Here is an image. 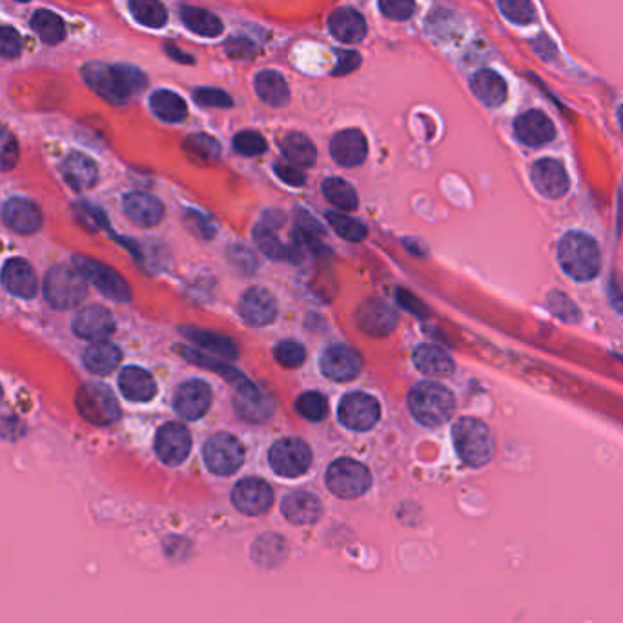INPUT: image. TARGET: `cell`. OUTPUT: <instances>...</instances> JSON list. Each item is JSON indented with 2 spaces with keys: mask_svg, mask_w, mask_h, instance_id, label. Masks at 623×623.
I'll list each match as a JSON object with an SVG mask.
<instances>
[{
  "mask_svg": "<svg viewBox=\"0 0 623 623\" xmlns=\"http://www.w3.org/2000/svg\"><path fill=\"white\" fill-rule=\"evenodd\" d=\"M558 261L565 274L579 283L595 279L602 268L598 243L583 231H569L560 239Z\"/></svg>",
  "mask_w": 623,
  "mask_h": 623,
  "instance_id": "obj_2",
  "label": "cell"
},
{
  "mask_svg": "<svg viewBox=\"0 0 623 623\" xmlns=\"http://www.w3.org/2000/svg\"><path fill=\"white\" fill-rule=\"evenodd\" d=\"M398 301L401 303L403 308H407V310L410 312V314H416V316H419V318H425V316H426V308H425V304H423L416 295L409 294L407 290H403V288L398 290Z\"/></svg>",
  "mask_w": 623,
  "mask_h": 623,
  "instance_id": "obj_57",
  "label": "cell"
},
{
  "mask_svg": "<svg viewBox=\"0 0 623 623\" xmlns=\"http://www.w3.org/2000/svg\"><path fill=\"white\" fill-rule=\"evenodd\" d=\"M165 52H166V55H168L170 59H174L175 62H181V64H193V62H196V61H193L191 55L184 53V52L179 50L175 44H166V46H165Z\"/></svg>",
  "mask_w": 623,
  "mask_h": 623,
  "instance_id": "obj_59",
  "label": "cell"
},
{
  "mask_svg": "<svg viewBox=\"0 0 623 623\" xmlns=\"http://www.w3.org/2000/svg\"><path fill=\"white\" fill-rule=\"evenodd\" d=\"M414 365L428 377H447L454 372V360L438 344L425 343L414 350Z\"/></svg>",
  "mask_w": 623,
  "mask_h": 623,
  "instance_id": "obj_31",
  "label": "cell"
},
{
  "mask_svg": "<svg viewBox=\"0 0 623 623\" xmlns=\"http://www.w3.org/2000/svg\"><path fill=\"white\" fill-rule=\"evenodd\" d=\"M181 334L196 343L198 346L205 348L206 352L214 354L219 360H236L238 358V346L231 339L219 336L215 332H208V330H201V328H181Z\"/></svg>",
  "mask_w": 623,
  "mask_h": 623,
  "instance_id": "obj_34",
  "label": "cell"
},
{
  "mask_svg": "<svg viewBox=\"0 0 623 623\" xmlns=\"http://www.w3.org/2000/svg\"><path fill=\"white\" fill-rule=\"evenodd\" d=\"M611 301H612L614 308L623 314V281L614 279L611 283Z\"/></svg>",
  "mask_w": 623,
  "mask_h": 623,
  "instance_id": "obj_58",
  "label": "cell"
},
{
  "mask_svg": "<svg viewBox=\"0 0 623 623\" xmlns=\"http://www.w3.org/2000/svg\"><path fill=\"white\" fill-rule=\"evenodd\" d=\"M547 308L551 310V314H554L560 321L563 323H578L581 320V312L576 306V303L565 295L563 292H549L547 295Z\"/></svg>",
  "mask_w": 623,
  "mask_h": 623,
  "instance_id": "obj_45",
  "label": "cell"
},
{
  "mask_svg": "<svg viewBox=\"0 0 623 623\" xmlns=\"http://www.w3.org/2000/svg\"><path fill=\"white\" fill-rule=\"evenodd\" d=\"M181 20L182 24L199 36L205 38H215L224 31V26L217 15L212 12L193 8V6H182L181 8Z\"/></svg>",
  "mask_w": 623,
  "mask_h": 623,
  "instance_id": "obj_37",
  "label": "cell"
},
{
  "mask_svg": "<svg viewBox=\"0 0 623 623\" xmlns=\"http://www.w3.org/2000/svg\"><path fill=\"white\" fill-rule=\"evenodd\" d=\"M327 217H328V222L334 228V231L343 239L358 243V241H363L367 238V226L361 221H358L354 217H348L341 212H328Z\"/></svg>",
  "mask_w": 623,
  "mask_h": 623,
  "instance_id": "obj_44",
  "label": "cell"
},
{
  "mask_svg": "<svg viewBox=\"0 0 623 623\" xmlns=\"http://www.w3.org/2000/svg\"><path fill=\"white\" fill-rule=\"evenodd\" d=\"M31 28L46 44H59L64 41V36H66V28H64L62 19L48 10L36 12L31 17Z\"/></svg>",
  "mask_w": 623,
  "mask_h": 623,
  "instance_id": "obj_42",
  "label": "cell"
},
{
  "mask_svg": "<svg viewBox=\"0 0 623 623\" xmlns=\"http://www.w3.org/2000/svg\"><path fill=\"white\" fill-rule=\"evenodd\" d=\"M233 150L245 155V158H255L266 151V141L259 132L245 130L233 137Z\"/></svg>",
  "mask_w": 623,
  "mask_h": 623,
  "instance_id": "obj_48",
  "label": "cell"
},
{
  "mask_svg": "<svg viewBox=\"0 0 623 623\" xmlns=\"http://www.w3.org/2000/svg\"><path fill=\"white\" fill-rule=\"evenodd\" d=\"M323 193L327 201L336 206L339 212H352L360 206V199L356 190L350 186L344 179L330 177L323 182Z\"/></svg>",
  "mask_w": 623,
  "mask_h": 623,
  "instance_id": "obj_41",
  "label": "cell"
},
{
  "mask_svg": "<svg viewBox=\"0 0 623 623\" xmlns=\"http://www.w3.org/2000/svg\"><path fill=\"white\" fill-rule=\"evenodd\" d=\"M0 403H3V386H0Z\"/></svg>",
  "mask_w": 623,
  "mask_h": 623,
  "instance_id": "obj_61",
  "label": "cell"
},
{
  "mask_svg": "<svg viewBox=\"0 0 623 623\" xmlns=\"http://www.w3.org/2000/svg\"><path fill=\"white\" fill-rule=\"evenodd\" d=\"M231 503L241 514L263 516L274 503V490L259 478H245L231 490Z\"/></svg>",
  "mask_w": 623,
  "mask_h": 623,
  "instance_id": "obj_13",
  "label": "cell"
},
{
  "mask_svg": "<svg viewBox=\"0 0 623 623\" xmlns=\"http://www.w3.org/2000/svg\"><path fill=\"white\" fill-rule=\"evenodd\" d=\"M83 77L95 93L111 104H126L148 85L146 75L128 64L90 62L83 68Z\"/></svg>",
  "mask_w": 623,
  "mask_h": 623,
  "instance_id": "obj_1",
  "label": "cell"
},
{
  "mask_svg": "<svg viewBox=\"0 0 623 623\" xmlns=\"http://www.w3.org/2000/svg\"><path fill=\"white\" fill-rule=\"evenodd\" d=\"M278 301L266 288L252 287L239 301V316L250 327H266L278 318Z\"/></svg>",
  "mask_w": 623,
  "mask_h": 623,
  "instance_id": "obj_18",
  "label": "cell"
},
{
  "mask_svg": "<svg viewBox=\"0 0 623 623\" xmlns=\"http://www.w3.org/2000/svg\"><path fill=\"white\" fill-rule=\"evenodd\" d=\"M224 52L231 57V59H254V55L257 53V46L250 41V38L245 36H231L228 38V43L224 44Z\"/></svg>",
  "mask_w": 623,
  "mask_h": 623,
  "instance_id": "obj_53",
  "label": "cell"
},
{
  "mask_svg": "<svg viewBox=\"0 0 623 623\" xmlns=\"http://www.w3.org/2000/svg\"><path fill=\"white\" fill-rule=\"evenodd\" d=\"M283 224H285V215L276 210H270L263 215V219L254 228V239L259 250L274 261L292 259V247L285 245L279 239V233H278V230Z\"/></svg>",
  "mask_w": 623,
  "mask_h": 623,
  "instance_id": "obj_19",
  "label": "cell"
},
{
  "mask_svg": "<svg viewBox=\"0 0 623 623\" xmlns=\"http://www.w3.org/2000/svg\"><path fill=\"white\" fill-rule=\"evenodd\" d=\"M73 264L81 271L83 278L90 281L108 299L119 303H126L132 299V290L119 271H115L113 268L85 255H75Z\"/></svg>",
  "mask_w": 623,
  "mask_h": 623,
  "instance_id": "obj_9",
  "label": "cell"
},
{
  "mask_svg": "<svg viewBox=\"0 0 623 623\" xmlns=\"http://www.w3.org/2000/svg\"><path fill=\"white\" fill-rule=\"evenodd\" d=\"M409 409L421 425L440 426L452 417L456 410V400L447 386L433 381H423L410 391Z\"/></svg>",
  "mask_w": 623,
  "mask_h": 623,
  "instance_id": "obj_4",
  "label": "cell"
},
{
  "mask_svg": "<svg viewBox=\"0 0 623 623\" xmlns=\"http://www.w3.org/2000/svg\"><path fill=\"white\" fill-rule=\"evenodd\" d=\"M514 134L520 142L538 148L556 137V128L547 115L539 109H529L514 121Z\"/></svg>",
  "mask_w": 623,
  "mask_h": 623,
  "instance_id": "obj_22",
  "label": "cell"
},
{
  "mask_svg": "<svg viewBox=\"0 0 623 623\" xmlns=\"http://www.w3.org/2000/svg\"><path fill=\"white\" fill-rule=\"evenodd\" d=\"M498 6L501 13L514 24L527 26L536 20V8L532 0H498Z\"/></svg>",
  "mask_w": 623,
  "mask_h": 623,
  "instance_id": "obj_46",
  "label": "cell"
},
{
  "mask_svg": "<svg viewBox=\"0 0 623 623\" xmlns=\"http://www.w3.org/2000/svg\"><path fill=\"white\" fill-rule=\"evenodd\" d=\"M281 513L292 525H314L323 516V503L316 494L297 490L283 499Z\"/></svg>",
  "mask_w": 623,
  "mask_h": 623,
  "instance_id": "obj_24",
  "label": "cell"
},
{
  "mask_svg": "<svg viewBox=\"0 0 623 623\" xmlns=\"http://www.w3.org/2000/svg\"><path fill=\"white\" fill-rule=\"evenodd\" d=\"M44 292L52 306L59 310H69L85 301L88 295V287L86 279L75 268V264H59L48 271Z\"/></svg>",
  "mask_w": 623,
  "mask_h": 623,
  "instance_id": "obj_5",
  "label": "cell"
},
{
  "mask_svg": "<svg viewBox=\"0 0 623 623\" xmlns=\"http://www.w3.org/2000/svg\"><path fill=\"white\" fill-rule=\"evenodd\" d=\"M281 150L285 158L297 168H310L316 165L318 150L306 135L303 134H288L281 141Z\"/></svg>",
  "mask_w": 623,
  "mask_h": 623,
  "instance_id": "obj_38",
  "label": "cell"
},
{
  "mask_svg": "<svg viewBox=\"0 0 623 623\" xmlns=\"http://www.w3.org/2000/svg\"><path fill=\"white\" fill-rule=\"evenodd\" d=\"M212 405V388L201 379H190L179 384L174 396L175 412L188 419L196 421L201 419Z\"/></svg>",
  "mask_w": 623,
  "mask_h": 623,
  "instance_id": "obj_15",
  "label": "cell"
},
{
  "mask_svg": "<svg viewBox=\"0 0 623 623\" xmlns=\"http://www.w3.org/2000/svg\"><path fill=\"white\" fill-rule=\"evenodd\" d=\"M177 352L190 363L193 365H199V367H205L215 374H219L221 377H224L236 391L239 392L241 400L243 401H248L252 407L254 405H259L261 403V396H259V391L255 388V384L245 376L241 374L239 370H236L233 367H228L224 363V360H219L215 356H205L201 352H196L193 348H188V346H177Z\"/></svg>",
  "mask_w": 623,
  "mask_h": 623,
  "instance_id": "obj_11",
  "label": "cell"
},
{
  "mask_svg": "<svg viewBox=\"0 0 623 623\" xmlns=\"http://www.w3.org/2000/svg\"><path fill=\"white\" fill-rule=\"evenodd\" d=\"M19 3H29V0H19Z\"/></svg>",
  "mask_w": 623,
  "mask_h": 623,
  "instance_id": "obj_62",
  "label": "cell"
},
{
  "mask_svg": "<svg viewBox=\"0 0 623 623\" xmlns=\"http://www.w3.org/2000/svg\"><path fill=\"white\" fill-rule=\"evenodd\" d=\"M398 312L383 299L370 297L361 303L356 312L358 327L374 337H384L392 334L398 327Z\"/></svg>",
  "mask_w": 623,
  "mask_h": 623,
  "instance_id": "obj_14",
  "label": "cell"
},
{
  "mask_svg": "<svg viewBox=\"0 0 623 623\" xmlns=\"http://www.w3.org/2000/svg\"><path fill=\"white\" fill-rule=\"evenodd\" d=\"M151 111L166 123H181L186 119L188 106L182 97L170 90H158L150 97Z\"/></svg>",
  "mask_w": 623,
  "mask_h": 623,
  "instance_id": "obj_39",
  "label": "cell"
},
{
  "mask_svg": "<svg viewBox=\"0 0 623 623\" xmlns=\"http://www.w3.org/2000/svg\"><path fill=\"white\" fill-rule=\"evenodd\" d=\"M471 90L473 93L490 108L501 106L507 101L509 88L507 83L503 81V77L492 69H481L471 79Z\"/></svg>",
  "mask_w": 623,
  "mask_h": 623,
  "instance_id": "obj_32",
  "label": "cell"
},
{
  "mask_svg": "<svg viewBox=\"0 0 623 623\" xmlns=\"http://www.w3.org/2000/svg\"><path fill=\"white\" fill-rule=\"evenodd\" d=\"M3 221L10 230L22 233V236H29V233L41 230L43 212L28 199L13 198L4 205Z\"/></svg>",
  "mask_w": 623,
  "mask_h": 623,
  "instance_id": "obj_25",
  "label": "cell"
},
{
  "mask_svg": "<svg viewBox=\"0 0 623 623\" xmlns=\"http://www.w3.org/2000/svg\"><path fill=\"white\" fill-rule=\"evenodd\" d=\"M75 407L79 414L99 426L109 425L119 419V403H117L113 392L106 384L86 383L79 388L75 396Z\"/></svg>",
  "mask_w": 623,
  "mask_h": 623,
  "instance_id": "obj_7",
  "label": "cell"
},
{
  "mask_svg": "<svg viewBox=\"0 0 623 623\" xmlns=\"http://www.w3.org/2000/svg\"><path fill=\"white\" fill-rule=\"evenodd\" d=\"M3 285L15 295L31 299L36 294V276L31 268V264L24 259H10L0 274Z\"/></svg>",
  "mask_w": 623,
  "mask_h": 623,
  "instance_id": "obj_29",
  "label": "cell"
},
{
  "mask_svg": "<svg viewBox=\"0 0 623 623\" xmlns=\"http://www.w3.org/2000/svg\"><path fill=\"white\" fill-rule=\"evenodd\" d=\"M328 29L341 43H361L367 35L363 15L352 8H339L328 17Z\"/></svg>",
  "mask_w": 623,
  "mask_h": 623,
  "instance_id": "obj_28",
  "label": "cell"
},
{
  "mask_svg": "<svg viewBox=\"0 0 623 623\" xmlns=\"http://www.w3.org/2000/svg\"><path fill=\"white\" fill-rule=\"evenodd\" d=\"M339 421L350 428V431L367 433L379 421L381 417V407L376 398L354 392L343 398L339 405Z\"/></svg>",
  "mask_w": 623,
  "mask_h": 623,
  "instance_id": "obj_12",
  "label": "cell"
},
{
  "mask_svg": "<svg viewBox=\"0 0 623 623\" xmlns=\"http://www.w3.org/2000/svg\"><path fill=\"white\" fill-rule=\"evenodd\" d=\"M274 354H276V360L287 368H297L306 360V350L297 341H281L276 346Z\"/></svg>",
  "mask_w": 623,
  "mask_h": 623,
  "instance_id": "obj_49",
  "label": "cell"
},
{
  "mask_svg": "<svg viewBox=\"0 0 623 623\" xmlns=\"http://www.w3.org/2000/svg\"><path fill=\"white\" fill-rule=\"evenodd\" d=\"M19 161V144L13 134L0 125V170H12Z\"/></svg>",
  "mask_w": 623,
  "mask_h": 623,
  "instance_id": "obj_50",
  "label": "cell"
},
{
  "mask_svg": "<svg viewBox=\"0 0 623 623\" xmlns=\"http://www.w3.org/2000/svg\"><path fill=\"white\" fill-rule=\"evenodd\" d=\"M254 88L259 99L274 108H281L290 99V90L285 77L274 69H263L255 75Z\"/></svg>",
  "mask_w": 623,
  "mask_h": 623,
  "instance_id": "obj_33",
  "label": "cell"
},
{
  "mask_svg": "<svg viewBox=\"0 0 623 623\" xmlns=\"http://www.w3.org/2000/svg\"><path fill=\"white\" fill-rule=\"evenodd\" d=\"M295 410L308 421H321L328 414V401L320 392H304L295 401Z\"/></svg>",
  "mask_w": 623,
  "mask_h": 623,
  "instance_id": "obj_47",
  "label": "cell"
},
{
  "mask_svg": "<svg viewBox=\"0 0 623 623\" xmlns=\"http://www.w3.org/2000/svg\"><path fill=\"white\" fill-rule=\"evenodd\" d=\"M203 457L210 473L217 476H231L245 463V447L236 436L217 433L205 443Z\"/></svg>",
  "mask_w": 623,
  "mask_h": 623,
  "instance_id": "obj_8",
  "label": "cell"
},
{
  "mask_svg": "<svg viewBox=\"0 0 623 623\" xmlns=\"http://www.w3.org/2000/svg\"><path fill=\"white\" fill-rule=\"evenodd\" d=\"M191 450V436L181 423H166L155 436V454L170 466L181 465Z\"/></svg>",
  "mask_w": 623,
  "mask_h": 623,
  "instance_id": "obj_17",
  "label": "cell"
},
{
  "mask_svg": "<svg viewBox=\"0 0 623 623\" xmlns=\"http://www.w3.org/2000/svg\"><path fill=\"white\" fill-rule=\"evenodd\" d=\"M123 208H125V214L142 228L158 226L165 217L163 203L158 198H153L150 193H142V191L128 193L123 201Z\"/></svg>",
  "mask_w": 623,
  "mask_h": 623,
  "instance_id": "obj_26",
  "label": "cell"
},
{
  "mask_svg": "<svg viewBox=\"0 0 623 623\" xmlns=\"http://www.w3.org/2000/svg\"><path fill=\"white\" fill-rule=\"evenodd\" d=\"M332 159L346 168H354L365 163L368 155L367 137L358 128H348L332 137L330 142Z\"/></svg>",
  "mask_w": 623,
  "mask_h": 623,
  "instance_id": "obj_21",
  "label": "cell"
},
{
  "mask_svg": "<svg viewBox=\"0 0 623 623\" xmlns=\"http://www.w3.org/2000/svg\"><path fill=\"white\" fill-rule=\"evenodd\" d=\"M119 388L126 400L135 403L151 401L158 394V384L150 372L139 367H126L119 376Z\"/></svg>",
  "mask_w": 623,
  "mask_h": 623,
  "instance_id": "obj_30",
  "label": "cell"
},
{
  "mask_svg": "<svg viewBox=\"0 0 623 623\" xmlns=\"http://www.w3.org/2000/svg\"><path fill=\"white\" fill-rule=\"evenodd\" d=\"M321 372L332 381H350L360 376L363 368V358L352 346L334 344L328 346L321 356Z\"/></svg>",
  "mask_w": 623,
  "mask_h": 623,
  "instance_id": "obj_16",
  "label": "cell"
},
{
  "mask_svg": "<svg viewBox=\"0 0 623 623\" xmlns=\"http://www.w3.org/2000/svg\"><path fill=\"white\" fill-rule=\"evenodd\" d=\"M361 55L358 52H341L337 59V66L334 68V75H348L360 68Z\"/></svg>",
  "mask_w": 623,
  "mask_h": 623,
  "instance_id": "obj_56",
  "label": "cell"
},
{
  "mask_svg": "<svg viewBox=\"0 0 623 623\" xmlns=\"http://www.w3.org/2000/svg\"><path fill=\"white\" fill-rule=\"evenodd\" d=\"M452 440L461 461L474 469L494 457L496 445L490 428L476 417H459L452 426Z\"/></svg>",
  "mask_w": 623,
  "mask_h": 623,
  "instance_id": "obj_3",
  "label": "cell"
},
{
  "mask_svg": "<svg viewBox=\"0 0 623 623\" xmlns=\"http://www.w3.org/2000/svg\"><path fill=\"white\" fill-rule=\"evenodd\" d=\"M379 12L391 20H409L416 12V0H377Z\"/></svg>",
  "mask_w": 623,
  "mask_h": 623,
  "instance_id": "obj_51",
  "label": "cell"
},
{
  "mask_svg": "<svg viewBox=\"0 0 623 623\" xmlns=\"http://www.w3.org/2000/svg\"><path fill=\"white\" fill-rule=\"evenodd\" d=\"M530 177L534 188L547 199H560L569 190V174L556 159H539L532 165Z\"/></svg>",
  "mask_w": 623,
  "mask_h": 623,
  "instance_id": "obj_20",
  "label": "cell"
},
{
  "mask_svg": "<svg viewBox=\"0 0 623 623\" xmlns=\"http://www.w3.org/2000/svg\"><path fill=\"white\" fill-rule=\"evenodd\" d=\"M274 172H276V175H278L283 182H287V184H290V186H303L304 181H306L304 174H303L297 166H294V165L276 163V165H274Z\"/></svg>",
  "mask_w": 623,
  "mask_h": 623,
  "instance_id": "obj_55",
  "label": "cell"
},
{
  "mask_svg": "<svg viewBox=\"0 0 623 623\" xmlns=\"http://www.w3.org/2000/svg\"><path fill=\"white\" fill-rule=\"evenodd\" d=\"M184 153H186V158L191 161V163H196V165H201V166H210L214 165L219 158H221V146L219 142L206 135V134H196V135H190L184 144Z\"/></svg>",
  "mask_w": 623,
  "mask_h": 623,
  "instance_id": "obj_40",
  "label": "cell"
},
{
  "mask_svg": "<svg viewBox=\"0 0 623 623\" xmlns=\"http://www.w3.org/2000/svg\"><path fill=\"white\" fill-rule=\"evenodd\" d=\"M130 12L139 24L153 29L163 28L168 20L166 8L159 0H130Z\"/></svg>",
  "mask_w": 623,
  "mask_h": 623,
  "instance_id": "obj_43",
  "label": "cell"
},
{
  "mask_svg": "<svg viewBox=\"0 0 623 623\" xmlns=\"http://www.w3.org/2000/svg\"><path fill=\"white\" fill-rule=\"evenodd\" d=\"M328 490L341 499H356L367 494L372 487V474L367 466L356 459H336L327 471Z\"/></svg>",
  "mask_w": 623,
  "mask_h": 623,
  "instance_id": "obj_6",
  "label": "cell"
},
{
  "mask_svg": "<svg viewBox=\"0 0 623 623\" xmlns=\"http://www.w3.org/2000/svg\"><path fill=\"white\" fill-rule=\"evenodd\" d=\"M61 172L64 181L77 191L90 190L92 186H95L99 179V170L95 161L79 151H71L68 155L61 165Z\"/></svg>",
  "mask_w": 623,
  "mask_h": 623,
  "instance_id": "obj_27",
  "label": "cell"
},
{
  "mask_svg": "<svg viewBox=\"0 0 623 623\" xmlns=\"http://www.w3.org/2000/svg\"><path fill=\"white\" fill-rule=\"evenodd\" d=\"M193 99L205 108H231V97L219 88H198L193 92Z\"/></svg>",
  "mask_w": 623,
  "mask_h": 623,
  "instance_id": "obj_52",
  "label": "cell"
},
{
  "mask_svg": "<svg viewBox=\"0 0 623 623\" xmlns=\"http://www.w3.org/2000/svg\"><path fill=\"white\" fill-rule=\"evenodd\" d=\"M288 545L279 534H263L254 543L252 558L264 569H274L287 560Z\"/></svg>",
  "mask_w": 623,
  "mask_h": 623,
  "instance_id": "obj_36",
  "label": "cell"
},
{
  "mask_svg": "<svg viewBox=\"0 0 623 623\" xmlns=\"http://www.w3.org/2000/svg\"><path fill=\"white\" fill-rule=\"evenodd\" d=\"M73 330L77 336L88 341H106L115 332V320L108 308L92 304L75 316Z\"/></svg>",
  "mask_w": 623,
  "mask_h": 623,
  "instance_id": "obj_23",
  "label": "cell"
},
{
  "mask_svg": "<svg viewBox=\"0 0 623 623\" xmlns=\"http://www.w3.org/2000/svg\"><path fill=\"white\" fill-rule=\"evenodd\" d=\"M618 119H619V126H621V130H623V106H621L619 111H618Z\"/></svg>",
  "mask_w": 623,
  "mask_h": 623,
  "instance_id": "obj_60",
  "label": "cell"
},
{
  "mask_svg": "<svg viewBox=\"0 0 623 623\" xmlns=\"http://www.w3.org/2000/svg\"><path fill=\"white\" fill-rule=\"evenodd\" d=\"M123 354L119 346L109 341H97L85 352V365L92 374L108 376L121 365Z\"/></svg>",
  "mask_w": 623,
  "mask_h": 623,
  "instance_id": "obj_35",
  "label": "cell"
},
{
  "mask_svg": "<svg viewBox=\"0 0 623 623\" xmlns=\"http://www.w3.org/2000/svg\"><path fill=\"white\" fill-rule=\"evenodd\" d=\"M22 48V38L20 35L8 26L0 28V55L6 59H13L20 53Z\"/></svg>",
  "mask_w": 623,
  "mask_h": 623,
  "instance_id": "obj_54",
  "label": "cell"
},
{
  "mask_svg": "<svg viewBox=\"0 0 623 623\" xmlns=\"http://www.w3.org/2000/svg\"><path fill=\"white\" fill-rule=\"evenodd\" d=\"M271 471L283 478H299L308 473L312 465L310 447L297 438H285L271 445L268 452Z\"/></svg>",
  "mask_w": 623,
  "mask_h": 623,
  "instance_id": "obj_10",
  "label": "cell"
}]
</instances>
